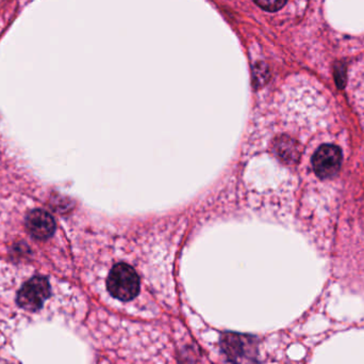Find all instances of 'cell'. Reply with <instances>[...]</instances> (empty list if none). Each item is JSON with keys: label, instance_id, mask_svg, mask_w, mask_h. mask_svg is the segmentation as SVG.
I'll list each match as a JSON object with an SVG mask.
<instances>
[{"label": "cell", "instance_id": "6da1fadb", "mask_svg": "<svg viewBox=\"0 0 364 364\" xmlns=\"http://www.w3.org/2000/svg\"><path fill=\"white\" fill-rule=\"evenodd\" d=\"M107 286L110 294L115 298L129 301L138 296L140 279L132 266L125 263H119L109 274Z\"/></svg>", "mask_w": 364, "mask_h": 364}, {"label": "cell", "instance_id": "7a4b0ae2", "mask_svg": "<svg viewBox=\"0 0 364 364\" xmlns=\"http://www.w3.org/2000/svg\"><path fill=\"white\" fill-rule=\"evenodd\" d=\"M50 295V286L46 278L36 276L28 280L17 294V303L28 311H38Z\"/></svg>", "mask_w": 364, "mask_h": 364}, {"label": "cell", "instance_id": "3957f363", "mask_svg": "<svg viewBox=\"0 0 364 364\" xmlns=\"http://www.w3.org/2000/svg\"><path fill=\"white\" fill-rule=\"evenodd\" d=\"M314 172L320 179L335 177L342 165V152L333 145H324L316 150L312 160Z\"/></svg>", "mask_w": 364, "mask_h": 364}, {"label": "cell", "instance_id": "277c9868", "mask_svg": "<svg viewBox=\"0 0 364 364\" xmlns=\"http://www.w3.org/2000/svg\"><path fill=\"white\" fill-rule=\"evenodd\" d=\"M26 227L32 236L47 239L55 233V222L50 214L42 209H34L26 217Z\"/></svg>", "mask_w": 364, "mask_h": 364}, {"label": "cell", "instance_id": "5b68a950", "mask_svg": "<svg viewBox=\"0 0 364 364\" xmlns=\"http://www.w3.org/2000/svg\"><path fill=\"white\" fill-rule=\"evenodd\" d=\"M257 4L263 10L277 11L286 4L287 0H255Z\"/></svg>", "mask_w": 364, "mask_h": 364}]
</instances>
